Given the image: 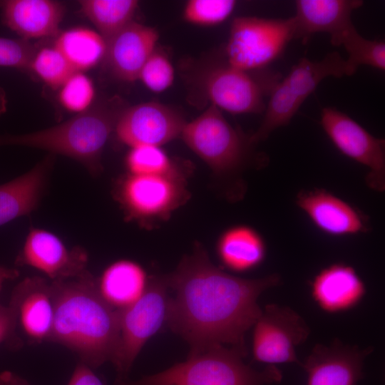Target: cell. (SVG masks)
<instances>
[{"mask_svg":"<svg viewBox=\"0 0 385 385\" xmlns=\"http://www.w3.org/2000/svg\"><path fill=\"white\" fill-rule=\"evenodd\" d=\"M235 348L218 345L190 353L187 359L162 371L119 385H272L282 373L274 365L258 371L244 363Z\"/></svg>","mask_w":385,"mask_h":385,"instance_id":"obj_4","label":"cell"},{"mask_svg":"<svg viewBox=\"0 0 385 385\" xmlns=\"http://www.w3.org/2000/svg\"><path fill=\"white\" fill-rule=\"evenodd\" d=\"M149 277L137 262L120 260L108 266L97 285L103 298L116 310L136 302L145 292Z\"/></svg>","mask_w":385,"mask_h":385,"instance_id":"obj_23","label":"cell"},{"mask_svg":"<svg viewBox=\"0 0 385 385\" xmlns=\"http://www.w3.org/2000/svg\"><path fill=\"white\" fill-rule=\"evenodd\" d=\"M292 38L293 17L238 16L231 24L225 59L230 65L243 71L267 68L279 58Z\"/></svg>","mask_w":385,"mask_h":385,"instance_id":"obj_8","label":"cell"},{"mask_svg":"<svg viewBox=\"0 0 385 385\" xmlns=\"http://www.w3.org/2000/svg\"><path fill=\"white\" fill-rule=\"evenodd\" d=\"M216 252L223 266L230 271L244 272L255 269L265 260L266 245L263 237L247 225H235L220 236Z\"/></svg>","mask_w":385,"mask_h":385,"instance_id":"obj_24","label":"cell"},{"mask_svg":"<svg viewBox=\"0 0 385 385\" xmlns=\"http://www.w3.org/2000/svg\"><path fill=\"white\" fill-rule=\"evenodd\" d=\"M312 294L327 312H339L357 304L365 294V286L355 270L344 264H334L321 270L314 278Z\"/></svg>","mask_w":385,"mask_h":385,"instance_id":"obj_22","label":"cell"},{"mask_svg":"<svg viewBox=\"0 0 385 385\" xmlns=\"http://www.w3.org/2000/svg\"><path fill=\"white\" fill-rule=\"evenodd\" d=\"M16 313L13 307L0 304V344L16 351L23 342L17 333Z\"/></svg>","mask_w":385,"mask_h":385,"instance_id":"obj_33","label":"cell"},{"mask_svg":"<svg viewBox=\"0 0 385 385\" xmlns=\"http://www.w3.org/2000/svg\"><path fill=\"white\" fill-rule=\"evenodd\" d=\"M128 173L138 175H163L180 172L175 163L160 146L131 147L125 157Z\"/></svg>","mask_w":385,"mask_h":385,"instance_id":"obj_27","label":"cell"},{"mask_svg":"<svg viewBox=\"0 0 385 385\" xmlns=\"http://www.w3.org/2000/svg\"><path fill=\"white\" fill-rule=\"evenodd\" d=\"M94 96L92 81L83 72H75L61 87L59 101L67 111L78 114L90 108Z\"/></svg>","mask_w":385,"mask_h":385,"instance_id":"obj_30","label":"cell"},{"mask_svg":"<svg viewBox=\"0 0 385 385\" xmlns=\"http://www.w3.org/2000/svg\"><path fill=\"white\" fill-rule=\"evenodd\" d=\"M296 204L321 232L342 237L366 232L365 215L349 203L324 189L302 190Z\"/></svg>","mask_w":385,"mask_h":385,"instance_id":"obj_18","label":"cell"},{"mask_svg":"<svg viewBox=\"0 0 385 385\" xmlns=\"http://www.w3.org/2000/svg\"><path fill=\"white\" fill-rule=\"evenodd\" d=\"M9 304L17 329L30 343L49 342L54 312L51 282L39 276L24 278L12 290Z\"/></svg>","mask_w":385,"mask_h":385,"instance_id":"obj_16","label":"cell"},{"mask_svg":"<svg viewBox=\"0 0 385 385\" xmlns=\"http://www.w3.org/2000/svg\"><path fill=\"white\" fill-rule=\"evenodd\" d=\"M175 71L168 56L155 48L142 67L138 80L150 91L161 93L174 82Z\"/></svg>","mask_w":385,"mask_h":385,"instance_id":"obj_31","label":"cell"},{"mask_svg":"<svg viewBox=\"0 0 385 385\" xmlns=\"http://www.w3.org/2000/svg\"><path fill=\"white\" fill-rule=\"evenodd\" d=\"M370 347L361 349L336 339L330 345L317 344L302 364L307 385H356L362 376Z\"/></svg>","mask_w":385,"mask_h":385,"instance_id":"obj_17","label":"cell"},{"mask_svg":"<svg viewBox=\"0 0 385 385\" xmlns=\"http://www.w3.org/2000/svg\"><path fill=\"white\" fill-rule=\"evenodd\" d=\"M253 327L255 360L268 365L299 363L296 348L307 339L309 328L296 312L287 307L268 304Z\"/></svg>","mask_w":385,"mask_h":385,"instance_id":"obj_12","label":"cell"},{"mask_svg":"<svg viewBox=\"0 0 385 385\" xmlns=\"http://www.w3.org/2000/svg\"><path fill=\"white\" fill-rule=\"evenodd\" d=\"M51 285L54 312L49 342L69 349L93 369L111 362L118 342V311L103 298L97 279L86 270Z\"/></svg>","mask_w":385,"mask_h":385,"instance_id":"obj_2","label":"cell"},{"mask_svg":"<svg viewBox=\"0 0 385 385\" xmlns=\"http://www.w3.org/2000/svg\"><path fill=\"white\" fill-rule=\"evenodd\" d=\"M122 110L118 99H110L51 128L0 135V146H25L62 155L81 163L91 175H99L103 150Z\"/></svg>","mask_w":385,"mask_h":385,"instance_id":"obj_3","label":"cell"},{"mask_svg":"<svg viewBox=\"0 0 385 385\" xmlns=\"http://www.w3.org/2000/svg\"><path fill=\"white\" fill-rule=\"evenodd\" d=\"M82 14L96 26L106 43L129 23L138 8L136 0H81Z\"/></svg>","mask_w":385,"mask_h":385,"instance_id":"obj_26","label":"cell"},{"mask_svg":"<svg viewBox=\"0 0 385 385\" xmlns=\"http://www.w3.org/2000/svg\"><path fill=\"white\" fill-rule=\"evenodd\" d=\"M54 46L76 72H83L104 59L107 43L96 31L73 28L59 33Z\"/></svg>","mask_w":385,"mask_h":385,"instance_id":"obj_25","label":"cell"},{"mask_svg":"<svg viewBox=\"0 0 385 385\" xmlns=\"http://www.w3.org/2000/svg\"><path fill=\"white\" fill-rule=\"evenodd\" d=\"M169 293L165 275L150 277L142 296L118 310V342L111 361L117 371L116 385L129 379L128 374L140 351L166 323Z\"/></svg>","mask_w":385,"mask_h":385,"instance_id":"obj_7","label":"cell"},{"mask_svg":"<svg viewBox=\"0 0 385 385\" xmlns=\"http://www.w3.org/2000/svg\"><path fill=\"white\" fill-rule=\"evenodd\" d=\"M29 69L53 89L61 88L76 72L55 46L36 50Z\"/></svg>","mask_w":385,"mask_h":385,"instance_id":"obj_28","label":"cell"},{"mask_svg":"<svg viewBox=\"0 0 385 385\" xmlns=\"http://www.w3.org/2000/svg\"><path fill=\"white\" fill-rule=\"evenodd\" d=\"M158 31L134 20L107 42L104 57L111 74L117 79L133 82L138 78L144 63L156 48Z\"/></svg>","mask_w":385,"mask_h":385,"instance_id":"obj_19","label":"cell"},{"mask_svg":"<svg viewBox=\"0 0 385 385\" xmlns=\"http://www.w3.org/2000/svg\"><path fill=\"white\" fill-rule=\"evenodd\" d=\"M320 124L342 154L368 168L366 185L385 190V140L369 133L346 113L332 107L322 110Z\"/></svg>","mask_w":385,"mask_h":385,"instance_id":"obj_11","label":"cell"},{"mask_svg":"<svg viewBox=\"0 0 385 385\" xmlns=\"http://www.w3.org/2000/svg\"><path fill=\"white\" fill-rule=\"evenodd\" d=\"M185 121L173 108L146 102L123 108L117 119L118 139L131 147L161 146L180 136Z\"/></svg>","mask_w":385,"mask_h":385,"instance_id":"obj_13","label":"cell"},{"mask_svg":"<svg viewBox=\"0 0 385 385\" xmlns=\"http://www.w3.org/2000/svg\"><path fill=\"white\" fill-rule=\"evenodd\" d=\"M224 60L201 79L202 90L210 105L231 114L263 113L265 100L282 78L281 73L269 68L243 71Z\"/></svg>","mask_w":385,"mask_h":385,"instance_id":"obj_9","label":"cell"},{"mask_svg":"<svg viewBox=\"0 0 385 385\" xmlns=\"http://www.w3.org/2000/svg\"><path fill=\"white\" fill-rule=\"evenodd\" d=\"M355 72L337 51L327 53L319 61L301 58L271 91L262 123L250 135L252 143L257 145L277 128L288 125L323 79L351 76Z\"/></svg>","mask_w":385,"mask_h":385,"instance_id":"obj_5","label":"cell"},{"mask_svg":"<svg viewBox=\"0 0 385 385\" xmlns=\"http://www.w3.org/2000/svg\"><path fill=\"white\" fill-rule=\"evenodd\" d=\"M88 257L81 247L68 248L55 234L31 228L16 259V265L29 266L51 281L77 277L86 270Z\"/></svg>","mask_w":385,"mask_h":385,"instance_id":"obj_15","label":"cell"},{"mask_svg":"<svg viewBox=\"0 0 385 385\" xmlns=\"http://www.w3.org/2000/svg\"><path fill=\"white\" fill-rule=\"evenodd\" d=\"M236 4L234 0H190L185 5L183 16L192 24L215 26L229 18Z\"/></svg>","mask_w":385,"mask_h":385,"instance_id":"obj_29","label":"cell"},{"mask_svg":"<svg viewBox=\"0 0 385 385\" xmlns=\"http://www.w3.org/2000/svg\"><path fill=\"white\" fill-rule=\"evenodd\" d=\"M19 275L18 270L0 265V292L6 281L15 279Z\"/></svg>","mask_w":385,"mask_h":385,"instance_id":"obj_36","label":"cell"},{"mask_svg":"<svg viewBox=\"0 0 385 385\" xmlns=\"http://www.w3.org/2000/svg\"><path fill=\"white\" fill-rule=\"evenodd\" d=\"M116 193L128 217L143 222L164 219L187 198L180 172L163 175L128 173L119 181Z\"/></svg>","mask_w":385,"mask_h":385,"instance_id":"obj_10","label":"cell"},{"mask_svg":"<svg viewBox=\"0 0 385 385\" xmlns=\"http://www.w3.org/2000/svg\"><path fill=\"white\" fill-rule=\"evenodd\" d=\"M53 161V155L49 153L28 172L0 185V226L37 209Z\"/></svg>","mask_w":385,"mask_h":385,"instance_id":"obj_21","label":"cell"},{"mask_svg":"<svg viewBox=\"0 0 385 385\" xmlns=\"http://www.w3.org/2000/svg\"><path fill=\"white\" fill-rule=\"evenodd\" d=\"M2 20L11 30L29 40L57 36L64 6L51 0L0 1Z\"/></svg>","mask_w":385,"mask_h":385,"instance_id":"obj_20","label":"cell"},{"mask_svg":"<svg viewBox=\"0 0 385 385\" xmlns=\"http://www.w3.org/2000/svg\"><path fill=\"white\" fill-rule=\"evenodd\" d=\"M36 51L28 40L0 36V66L29 68Z\"/></svg>","mask_w":385,"mask_h":385,"instance_id":"obj_32","label":"cell"},{"mask_svg":"<svg viewBox=\"0 0 385 385\" xmlns=\"http://www.w3.org/2000/svg\"><path fill=\"white\" fill-rule=\"evenodd\" d=\"M361 0H298L296 1L294 38L307 41L316 33H327L332 44L345 50L360 34L351 21L352 12L361 7Z\"/></svg>","mask_w":385,"mask_h":385,"instance_id":"obj_14","label":"cell"},{"mask_svg":"<svg viewBox=\"0 0 385 385\" xmlns=\"http://www.w3.org/2000/svg\"><path fill=\"white\" fill-rule=\"evenodd\" d=\"M0 385H29V382L10 371L0 372Z\"/></svg>","mask_w":385,"mask_h":385,"instance_id":"obj_35","label":"cell"},{"mask_svg":"<svg viewBox=\"0 0 385 385\" xmlns=\"http://www.w3.org/2000/svg\"><path fill=\"white\" fill-rule=\"evenodd\" d=\"M169 291L166 324L190 345V353L229 345L247 354L245 336L262 313L257 300L279 284L272 274L257 279L234 276L216 267L196 245L165 275Z\"/></svg>","mask_w":385,"mask_h":385,"instance_id":"obj_1","label":"cell"},{"mask_svg":"<svg viewBox=\"0 0 385 385\" xmlns=\"http://www.w3.org/2000/svg\"><path fill=\"white\" fill-rule=\"evenodd\" d=\"M67 385H103L99 377L88 365L79 361Z\"/></svg>","mask_w":385,"mask_h":385,"instance_id":"obj_34","label":"cell"},{"mask_svg":"<svg viewBox=\"0 0 385 385\" xmlns=\"http://www.w3.org/2000/svg\"><path fill=\"white\" fill-rule=\"evenodd\" d=\"M180 137L214 173L220 175L242 169L252 158L256 145L250 135L234 128L212 105L186 122Z\"/></svg>","mask_w":385,"mask_h":385,"instance_id":"obj_6","label":"cell"},{"mask_svg":"<svg viewBox=\"0 0 385 385\" xmlns=\"http://www.w3.org/2000/svg\"><path fill=\"white\" fill-rule=\"evenodd\" d=\"M7 99L6 93L2 88H0V116L6 111Z\"/></svg>","mask_w":385,"mask_h":385,"instance_id":"obj_37","label":"cell"}]
</instances>
